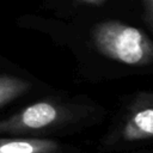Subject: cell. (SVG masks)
<instances>
[{
	"mask_svg": "<svg viewBox=\"0 0 153 153\" xmlns=\"http://www.w3.org/2000/svg\"><path fill=\"white\" fill-rule=\"evenodd\" d=\"M153 135V103L151 93H141L131 104L116 141L135 142L149 140Z\"/></svg>",
	"mask_w": 153,
	"mask_h": 153,
	"instance_id": "cell-3",
	"label": "cell"
},
{
	"mask_svg": "<svg viewBox=\"0 0 153 153\" xmlns=\"http://www.w3.org/2000/svg\"><path fill=\"white\" fill-rule=\"evenodd\" d=\"M86 4H90V5H102L103 2H105V0H81Z\"/></svg>",
	"mask_w": 153,
	"mask_h": 153,
	"instance_id": "cell-6",
	"label": "cell"
},
{
	"mask_svg": "<svg viewBox=\"0 0 153 153\" xmlns=\"http://www.w3.org/2000/svg\"><path fill=\"white\" fill-rule=\"evenodd\" d=\"M60 145L49 139L0 137V153H56Z\"/></svg>",
	"mask_w": 153,
	"mask_h": 153,
	"instance_id": "cell-4",
	"label": "cell"
},
{
	"mask_svg": "<svg viewBox=\"0 0 153 153\" xmlns=\"http://www.w3.org/2000/svg\"><path fill=\"white\" fill-rule=\"evenodd\" d=\"M69 116V110L66 106L51 100H41L1 121L0 133L23 134L42 130L65 122Z\"/></svg>",
	"mask_w": 153,
	"mask_h": 153,
	"instance_id": "cell-2",
	"label": "cell"
},
{
	"mask_svg": "<svg viewBox=\"0 0 153 153\" xmlns=\"http://www.w3.org/2000/svg\"><path fill=\"white\" fill-rule=\"evenodd\" d=\"M96 49L104 56L130 66L149 65L153 60V43L135 26L117 20L97 24L92 30Z\"/></svg>",
	"mask_w": 153,
	"mask_h": 153,
	"instance_id": "cell-1",
	"label": "cell"
},
{
	"mask_svg": "<svg viewBox=\"0 0 153 153\" xmlns=\"http://www.w3.org/2000/svg\"><path fill=\"white\" fill-rule=\"evenodd\" d=\"M30 88L31 84L26 80L13 75L0 74V108L23 96Z\"/></svg>",
	"mask_w": 153,
	"mask_h": 153,
	"instance_id": "cell-5",
	"label": "cell"
}]
</instances>
